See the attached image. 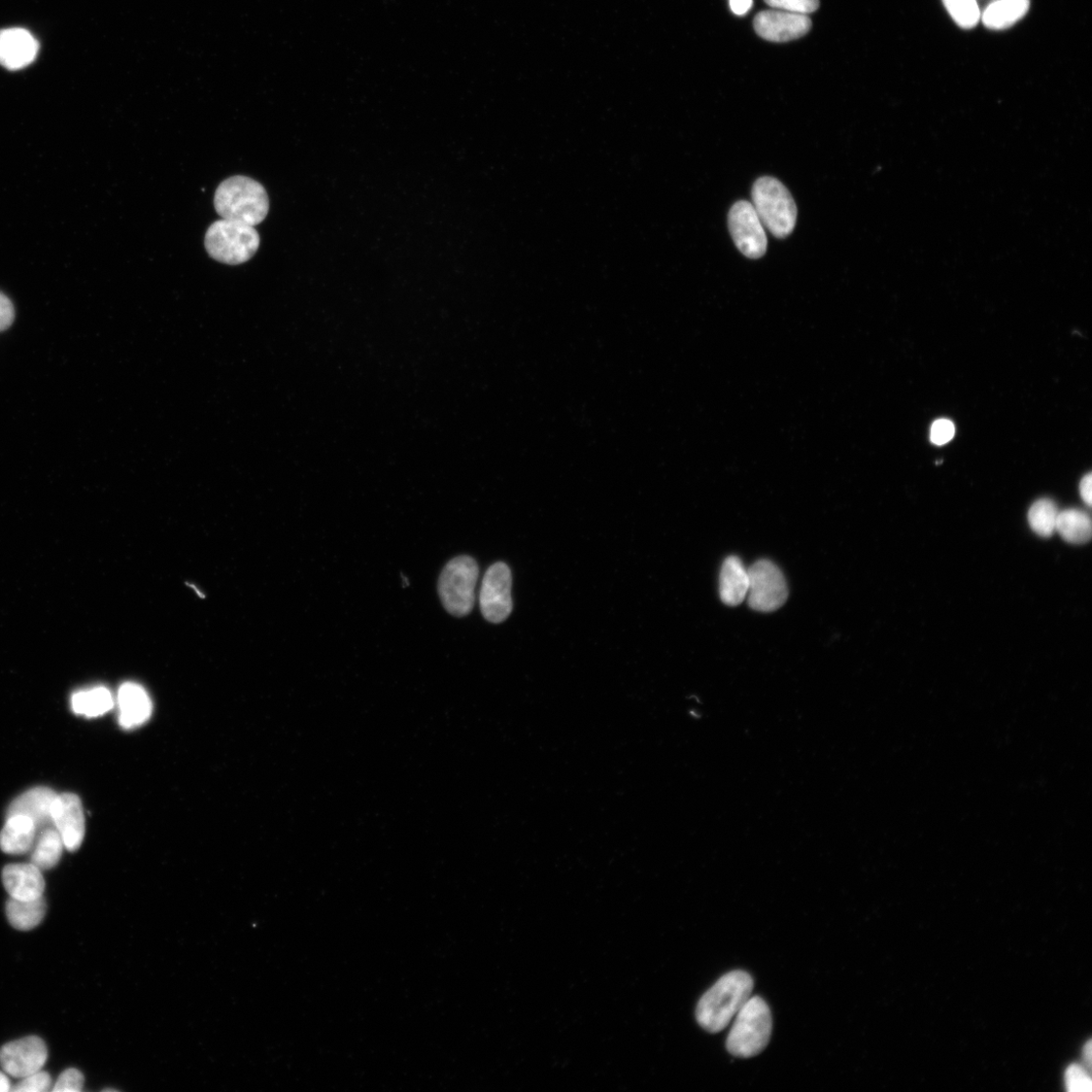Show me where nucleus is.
Returning a JSON list of instances; mask_svg holds the SVG:
<instances>
[{"label": "nucleus", "instance_id": "nucleus-1", "mask_svg": "<svg viewBox=\"0 0 1092 1092\" xmlns=\"http://www.w3.org/2000/svg\"><path fill=\"white\" fill-rule=\"evenodd\" d=\"M754 980L744 971H733L716 982L700 1000L696 1017L709 1033L725 1030L752 997Z\"/></svg>", "mask_w": 1092, "mask_h": 1092}, {"label": "nucleus", "instance_id": "nucleus-2", "mask_svg": "<svg viewBox=\"0 0 1092 1092\" xmlns=\"http://www.w3.org/2000/svg\"><path fill=\"white\" fill-rule=\"evenodd\" d=\"M214 202L222 219L252 227L259 225L269 211L265 189L258 182L246 177H233L224 181L216 191Z\"/></svg>", "mask_w": 1092, "mask_h": 1092}, {"label": "nucleus", "instance_id": "nucleus-3", "mask_svg": "<svg viewBox=\"0 0 1092 1092\" xmlns=\"http://www.w3.org/2000/svg\"><path fill=\"white\" fill-rule=\"evenodd\" d=\"M727 1040L729 1052L738 1058H752L768 1046L773 1029L771 1010L759 997H750L735 1016Z\"/></svg>", "mask_w": 1092, "mask_h": 1092}, {"label": "nucleus", "instance_id": "nucleus-4", "mask_svg": "<svg viewBox=\"0 0 1092 1092\" xmlns=\"http://www.w3.org/2000/svg\"><path fill=\"white\" fill-rule=\"evenodd\" d=\"M753 206L762 222L775 237L790 236L796 225V203L784 185L774 178L759 179L752 191Z\"/></svg>", "mask_w": 1092, "mask_h": 1092}, {"label": "nucleus", "instance_id": "nucleus-5", "mask_svg": "<svg viewBox=\"0 0 1092 1092\" xmlns=\"http://www.w3.org/2000/svg\"><path fill=\"white\" fill-rule=\"evenodd\" d=\"M259 246L260 237L254 227L225 219L213 223L204 237V247L209 255L229 265L247 262Z\"/></svg>", "mask_w": 1092, "mask_h": 1092}, {"label": "nucleus", "instance_id": "nucleus-6", "mask_svg": "<svg viewBox=\"0 0 1092 1092\" xmlns=\"http://www.w3.org/2000/svg\"><path fill=\"white\" fill-rule=\"evenodd\" d=\"M479 566L467 556L453 559L441 572L438 593L443 606L452 616L464 618L472 611Z\"/></svg>", "mask_w": 1092, "mask_h": 1092}, {"label": "nucleus", "instance_id": "nucleus-7", "mask_svg": "<svg viewBox=\"0 0 1092 1092\" xmlns=\"http://www.w3.org/2000/svg\"><path fill=\"white\" fill-rule=\"evenodd\" d=\"M748 606L759 612H773L782 607L789 598L787 579L781 570L771 561L761 560L747 569Z\"/></svg>", "mask_w": 1092, "mask_h": 1092}, {"label": "nucleus", "instance_id": "nucleus-8", "mask_svg": "<svg viewBox=\"0 0 1092 1092\" xmlns=\"http://www.w3.org/2000/svg\"><path fill=\"white\" fill-rule=\"evenodd\" d=\"M729 226L737 247L744 256L758 259L766 253L768 239L752 202L735 203L729 215Z\"/></svg>", "mask_w": 1092, "mask_h": 1092}, {"label": "nucleus", "instance_id": "nucleus-9", "mask_svg": "<svg viewBox=\"0 0 1092 1092\" xmlns=\"http://www.w3.org/2000/svg\"><path fill=\"white\" fill-rule=\"evenodd\" d=\"M511 589L510 568L502 562L492 565L484 575L480 593L481 611L487 622L498 625L510 617L514 610Z\"/></svg>", "mask_w": 1092, "mask_h": 1092}, {"label": "nucleus", "instance_id": "nucleus-10", "mask_svg": "<svg viewBox=\"0 0 1092 1092\" xmlns=\"http://www.w3.org/2000/svg\"><path fill=\"white\" fill-rule=\"evenodd\" d=\"M48 1060L45 1042L29 1036L10 1042L0 1049V1066L15 1078H24L41 1071Z\"/></svg>", "mask_w": 1092, "mask_h": 1092}, {"label": "nucleus", "instance_id": "nucleus-11", "mask_svg": "<svg viewBox=\"0 0 1092 1092\" xmlns=\"http://www.w3.org/2000/svg\"><path fill=\"white\" fill-rule=\"evenodd\" d=\"M52 823L68 850L80 848L85 836V817L78 795L58 794L52 807Z\"/></svg>", "mask_w": 1092, "mask_h": 1092}, {"label": "nucleus", "instance_id": "nucleus-12", "mask_svg": "<svg viewBox=\"0 0 1092 1092\" xmlns=\"http://www.w3.org/2000/svg\"><path fill=\"white\" fill-rule=\"evenodd\" d=\"M754 27L758 35L763 39L782 43L796 40L806 35L811 28V20L806 15L772 10L758 14L754 21Z\"/></svg>", "mask_w": 1092, "mask_h": 1092}, {"label": "nucleus", "instance_id": "nucleus-13", "mask_svg": "<svg viewBox=\"0 0 1092 1092\" xmlns=\"http://www.w3.org/2000/svg\"><path fill=\"white\" fill-rule=\"evenodd\" d=\"M39 43L31 33L22 27L0 30V65L15 72L35 61Z\"/></svg>", "mask_w": 1092, "mask_h": 1092}, {"label": "nucleus", "instance_id": "nucleus-14", "mask_svg": "<svg viewBox=\"0 0 1092 1092\" xmlns=\"http://www.w3.org/2000/svg\"><path fill=\"white\" fill-rule=\"evenodd\" d=\"M3 882L11 899L31 901L43 898L45 879L35 865L11 864L3 871Z\"/></svg>", "mask_w": 1092, "mask_h": 1092}, {"label": "nucleus", "instance_id": "nucleus-15", "mask_svg": "<svg viewBox=\"0 0 1092 1092\" xmlns=\"http://www.w3.org/2000/svg\"><path fill=\"white\" fill-rule=\"evenodd\" d=\"M119 723L131 730L143 726L152 714V701L143 687L136 682H125L118 693Z\"/></svg>", "mask_w": 1092, "mask_h": 1092}, {"label": "nucleus", "instance_id": "nucleus-16", "mask_svg": "<svg viewBox=\"0 0 1092 1092\" xmlns=\"http://www.w3.org/2000/svg\"><path fill=\"white\" fill-rule=\"evenodd\" d=\"M58 794L47 788L32 789L13 801L8 816L24 815L31 819L38 833L53 827L52 807Z\"/></svg>", "mask_w": 1092, "mask_h": 1092}, {"label": "nucleus", "instance_id": "nucleus-17", "mask_svg": "<svg viewBox=\"0 0 1092 1092\" xmlns=\"http://www.w3.org/2000/svg\"><path fill=\"white\" fill-rule=\"evenodd\" d=\"M37 828L30 818L24 815L8 816L7 823L0 833V848L10 855L27 852L35 843Z\"/></svg>", "mask_w": 1092, "mask_h": 1092}, {"label": "nucleus", "instance_id": "nucleus-18", "mask_svg": "<svg viewBox=\"0 0 1092 1092\" xmlns=\"http://www.w3.org/2000/svg\"><path fill=\"white\" fill-rule=\"evenodd\" d=\"M748 591V573L739 558L729 557L723 564L720 575V595L728 606H737Z\"/></svg>", "mask_w": 1092, "mask_h": 1092}, {"label": "nucleus", "instance_id": "nucleus-19", "mask_svg": "<svg viewBox=\"0 0 1092 1092\" xmlns=\"http://www.w3.org/2000/svg\"><path fill=\"white\" fill-rule=\"evenodd\" d=\"M1030 0H996L981 15L984 26L991 29L1010 27L1027 15Z\"/></svg>", "mask_w": 1092, "mask_h": 1092}, {"label": "nucleus", "instance_id": "nucleus-20", "mask_svg": "<svg viewBox=\"0 0 1092 1092\" xmlns=\"http://www.w3.org/2000/svg\"><path fill=\"white\" fill-rule=\"evenodd\" d=\"M6 912L9 923L19 931H30L38 927L47 912L44 898L31 901L11 899L7 902Z\"/></svg>", "mask_w": 1092, "mask_h": 1092}, {"label": "nucleus", "instance_id": "nucleus-21", "mask_svg": "<svg viewBox=\"0 0 1092 1092\" xmlns=\"http://www.w3.org/2000/svg\"><path fill=\"white\" fill-rule=\"evenodd\" d=\"M63 840L54 827H48L37 834L32 846L30 863L41 871L54 868L62 857Z\"/></svg>", "mask_w": 1092, "mask_h": 1092}, {"label": "nucleus", "instance_id": "nucleus-22", "mask_svg": "<svg viewBox=\"0 0 1092 1092\" xmlns=\"http://www.w3.org/2000/svg\"><path fill=\"white\" fill-rule=\"evenodd\" d=\"M1056 531L1067 542L1082 544L1091 538V520L1085 512L1065 510L1058 515Z\"/></svg>", "mask_w": 1092, "mask_h": 1092}, {"label": "nucleus", "instance_id": "nucleus-23", "mask_svg": "<svg viewBox=\"0 0 1092 1092\" xmlns=\"http://www.w3.org/2000/svg\"><path fill=\"white\" fill-rule=\"evenodd\" d=\"M72 706L77 714L84 715L86 718H98L114 707V698L109 689L96 687L76 693L72 699Z\"/></svg>", "mask_w": 1092, "mask_h": 1092}, {"label": "nucleus", "instance_id": "nucleus-24", "mask_svg": "<svg viewBox=\"0 0 1092 1092\" xmlns=\"http://www.w3.org/2000/svg\"><path fill=\"white\" fill-rule=\"evenodd\" d=\"M1058 511L1055 503L1049 499H1041L1030 508L1028 519L1031 528L1038 535L1049 537L1056 531Z\"/></svg>", "mask_w": 1092, "mask_h": 1092}, {"label": "nucleus", "instance_id": "nucleus-25", "mask_svg": "<svg viewBox=\"0 0 1092 1092\" xmlns=\"http://www.w3.org/2000/svg\"><path fill=\"white\" fill-rule=\"evenodd\" d=\"M943 3L953 20L963 28L974 27L981 19L976 0H943Z\"/></svg>", "mask_w": 1092, "mask_h": 1092}, {"label": "nucleus", "instance_id": "nucleus-26", "mask_svg": "<svg viewBox=\"0 0 1092 1092\" xmlns=\"http://www.w3.org/2000/svg\"><path fill=\"white\" fill-rule=\"evenodd\" d=\"M52 1078L49 1073L45 1071H38L30 1074L21 1080L14 1086L11 1091L15 1092H46L51 1089Z\"/></svg>", "mask_w": 1092, "mask_h": 1092}, {"label": "nucleus", "instance_id": "nucleus-27", "mask_svg": "<svg viewBox=\"0 0 1092 1092\" xmlns=\"http://www.w3.org/2000/svg\"><path fill=\"white\" fill-rule=\"evenodd\" d=\"M765 3L776 10L806 16L819 7V0H765Z\"/></svg>", "mask_w": 1092, "mask_h": 1092}, {"label": "nucleus", "instance_id": "nucleus-28", "mask_svg": "<svg viewBox=\"0 0 1092 1092\" xmlns=\"http://www.w3.org/2000/svg\"><path fill=\"white\" fill-rule=\"evenodd\" d=\"M83 1084L84 1077L82 1073L76 1068H71L61 1073L52 1090L54 1092H80L83 1089Z\"/></svg>", "mask_w": 1092, "mask_h": 1092}, {"label": "nucleus", "instance_id": "nucleus-29", "mask_svg": "<svg viewBox=\"0 0 1092 1092\" xmlns=\"http://www.w3.org/2000/svg\"><path fill=\"white\" fill-rule=\"evenodd\" d=\"M1065 1083L1071 1092H1089L1092 1082L1087 1073L1079 1065H1071L1066 1070Z\"/></svg>", "mask_w": 1092, "mask_h": 1092}, {"label": "nucleus", "instance_id": "nucleus-30", "mask_svg": "<svg viewBox=\"0 0 1092 1092\" xmlns=\"http://www.w3.org/2000/svg\"><path fill=\"white\" fill-rule=\"evenodd\" d=\"M956 429L952 421L948 419H939L935 421L931 428V441L936 446H944L950 442Z\"/></svg>", "mask_w": 1092, "mask_h": 1092}, {"label": "nucleus", "instance_id": "nucleus-31", "mask_svg": "<svg viewBox=\"0 0 1092 1092\" xmlns=\"http://www.w3.org/2000/svg\"><path fill=\"white\" fill-rule=\"evenodd\" d=\"M15 319L14 304L4 294L0 293V332L11 327Z\"/></svg>", "mask_w": 1092, "mask_h": 1092}, {"label": "nucleus", "instance_id": "nucleus-32", "mask_svg": "<svg viewBox=\"0 0 1092 1092\" xmlns=\"http://www.w3.org/2000/svg\"><path fill=\"white\" fill-rule=\"evenodd\" d=\"M1091 486H1092V475H1091V473H1087L1086 475L1083 476V479L1080 482L1079 491H1080V495H1081L1082 500L1088 506L1091 505V501H1092Z\"/></svg>", "mask_w": 1092, "mask_h": 1092}, {"label": "nucleus", "instance_id": "nucleus-33", "mask_svg": "<svg viewBox=\"0 0 1092 1092\" xmlns=\"http://www.w3.org/2000/svg\"><path fill=\"white\" fill-rule=\"evenodd\" d=\"M753 0H730L732 12L737 16H744L753 7Z\"/></svg>", "mask_w": 1092, "mask_h": 1092}, {"label": "nucleus", "instance_id": "nucleus-34", "mask_svg": "<svg viewBox=\"0 0 1092 1092\" xmlns=\"http://www.w3.org/2000/svg\"><path fill=\"white\" fill-rule=\"evenodd\" d=\"M12 1089V1083L6 1072L0 1071V1092H8Z\"/></svg>", "mask_w": 1092, "mask_h": 1092}, {"label": "nucleus", "instance_id": "nucleus-35", "mask_svg": "<svg viewBox=\"0 0 1092 1092\" xmlns=\"http://www.w3.org/2000/svg\"><path fill=\"white\" fill-rule=\"evenodd\" d=\"M1084 1057L1086 1058V1062L1089 1065L1091 1061V1042H1088L1084 1047Z\"/></svg>", "mask_w": 1092, "mask_h": 1092}, {"label": "nucleus", "instance_id": "nucleus-36", "mask_svg": "<svg viewBox=\"0 0 1092 1092\" xmlns=\"http://www.w3.org/2000/svg\"><path fill=\"white\" fill-rule=\"evenodd\" d=\"M402 578H403V587H405V588L408 587L410 585L409 581H408V578L404 574H402Z\"/></svg>", "mask_w": 1092, "mask_h": 1092}]
</instances>
